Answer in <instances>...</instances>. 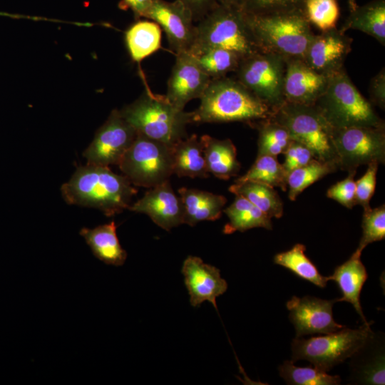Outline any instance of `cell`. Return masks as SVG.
<instances>
[{"instance_id": "1", "label": "cell", "mask_w": 385, "mask_h": 385, "mask_svg": "<svg viewBox=\"0 0 385 385\" xmlns=\"http://www.w3.org/2000/svg\"><path fill=\"white\" fill-rule=\"evenodd\" d=\"M61 192L68 204L93 207L111 217L128 209L137 190L108 166L87 164L76 169Z\"/></svg>"}, {"instance_id": "2", "label": "cell", "mask_w": 385, "mask_h": 385, "mask_svg": "<svg viewBox=\"0 0 385 385\" xmlns=\"http://www.w3.org/2000/svg\"><path fill=\"white\" fill-rule=\"evenodd\" d=\"M192 112V123L241 121L255 124L272 117L273 111L237 79H211Z\"/></svg>"}, {"instance_id": "3", "label": "cell", "mask_w": 385, "mask_h": 385, "mask_svg": "<svg viewBox=\"0 0 385 385\" xmlns=\"http://www.w3.org/2000/svg\"><path fill=\"white\" fill-rule=\"evenodd\" d=\"M245 13L253 39L262 52L288 59H304L314 34L302 10Z\"/></svg>"}, {"instance_id": "4", "label": "cell", "mask_w": 385, "mask_h": 385, "mask_svg": "<svg viewBox=\"0 0 385 385\" xmlns=\"http://www.w3.org/2000/svg\"><path fill=\"white\" fill-rule=\"evenodd\" d=\"M138 133L172 146L187 137L192 112L175 107L165 97L146 90L137 100L119 111Z\"/></svg>"}, {"instance_id": "5", "label": "cell", "mask_w": 385, "mask_h": 385, "mask_svg": "<svg viewBox=\"0 0 385 385\" xmlns=\"http://www.w3.org/2000/svg\"><path fill=\"white\" fill-rule=\"evenodd\" d=\"M211 47L234 52L241 59L260 51L241 7L217 3L198 21L189 51Z\"/></svg>"}, {"instance_id": "6", "label": "cell", "mask_w": 385, "mask_h": 385, "mask_svg": "<svg viewBox=\"0 0 385 385\" xmlns=\"http://www.w3.org/2000/svg\"><path fill=\"white\" fill-rule=\"evenodd\" d=\"M314 106L334 129L385 126L344 68L329 76L326 90Z\"/></svg>"}, {"instance_id": "7", "label": "cell", "mask_w": 385, "mask_h": 385, "mask_svg": "<svg viewBox=\"0 0 385 385\" xmlns=\"http://www.w3.org/2000/svg\"><path fill=\"white\" fill-rule=\"evenodd\" d=\"M288 130L292 140L307 147L314 158L336 165L339 158L334 143V128L315 106L284 101L271 117Z\"/></svg>"}, {"instance_id": "8", "label": "cell", "mask_w": 385, "mask_h": 385, "mask_svg": "<svg viewBox=\"0 0 385 385\" xmlns=\"http://www.w3.org/2000/svg\"><path fill=\"white\" fill-rule=\"evenodd\" d=\"M373 322L357 329L344 328L322 336L295 337L291 343L292 361L307 360L314 367L329 371L358 349L371 332Z\"/></svg>"}, {"instance_id": "9", "label": "cell", "mask_w": 385, "mask_h": 385, "mask_svg": "<svg viewBox=\"0 0 385 385\" xmlns=\"http://www.w3.org/2000/svg\"><path fill=\"white\" fill-rule=\"evenodd\" d=\"M170 147L137 133L118 165L132 185L151 188L173 174Z\"/></svg>"}, {"instance_id": "10", "label": "cell", "mask_w": 385, "mask_h": 385, "mask_svg": "<svg viewBox=\"0 0 385 385\" xmlns=\"http://www.w3.org/2000/svg\"><path fill=\"white\" fill-rule=\"evenodd\" d=\"M285 68L282 56L259 51L241 59L235 72L236 79L274 112L284 102Z\"/></svg>"}, {"instance_id": "11", "label": "cell", "mask_w": 385, "mask_h": 385, "mask_svg": "<svg viewBox=\"0 0 385 385\" xmlns=\"http://www.w3.org/2000/svg\"><path fill=\"white\" fill-rule=\"evenodd\" d=\"M333 138L342 170H356L374 161L385 163V126L334 128Z\"/></svg>"}, {"instance_id": "12", "label": "cell", "mask_w": 385, "mask_h": 385, "mask_svg": "<svg viewBox=\"0 0 385 385\" xmlns=\"http://www.w3.org/2000/svg\"><path fill=\"white\" fill-rule=\"evenodd\" d=\"M136 135L135 130L122 117L120 111L113 110L83 155L87 164L108 167L118 165Z\"/></svg>"}, {"instance_id": "13", "label": "cell", "mask_w": 385, "mask_h": 385, "mask_svg": "<svg viewBox=\"0 0 385 385\" xmlns=\"http://www.w3.org/2000/svg\"><path fill=\"white\" fill-rule=\"evenodd\" d=\"M157 23L175 54L188 52L195 37V25L190 10L180 1L155 0L146 18Z\"/></svg>"}, {"instance_id": "14", "label": "cell", "mask_w": 385, "mask_h": 385, "mask_svg": "<svg viewBox=\"0 0 385 385\" xmlns=\"http://www.w3.org/2000/svg\"><path fill=\"white\" fill-rule=\"evenodd\" d=\"M335 302V299L327 300L312 296H293L288 300L286 306L296 337L329 334L344 328L346 326L334 319L332 307Z\"/></svg>"}, {"instance_id": "15", "label": "cell", "mask_w": 385, "mask_h": 385, "mask_svg": "<svg viewBox=\"0 0 385 385\" xmlns=\"http://www.w3.org/2000/svg\"><path fill=\"white\" fill-rule=\"evenodd\" d=\"M352 41L339 29L321 31L313 36L303 60L315 71L330 76L344 69Z\"/></svg>"}, {"instance_id": "16", "label": "cell", "mask_w": 385, "mask_h": 385, "mask_svg": "<svg viewBox=\"0 0 385 385\" xmlns=\"http://www.w3.org/2000/svg\"><path fill=\"white\" fill-rule=\"evenodd\" d=\"M175 56L165 97L175 107L183 110L190 101L202 96L211 78L188 51L177 53Z\"/></svg>"}, {"instance_id": "17", "label": "cell", "mask_w": 385, "mask_h": 385, "mask_svg": "<svg viewBox=\"0 0 385 385\" xmlns=\"http://www.w3.org/2000/svg\"><path fill=\"white\" fill-rule=\"evenodd\" d=\"M347 381L351 384H385V337L371 330L351 356Z\"/></svg>"}, {"instance_id": "18", "label": "cell", "mask_w": 385, "mask_h": 385, "mask_svg": "<svg viewBox=\"0 0 385 385\" xmlns=\"http://www.w3.org/2000/svg\"><path fill=\"white\" fill-rule=\"evenodd\" d=\"M283 83L284 101L314 106L324 93L329 76L309 67L302 59H288Z\"/></svg>"}, {"instance_id": "19", "label": "cell", "mask_w": 385, "mask_h": 385, "mask_svg": "<svg viewBox=\"0 0 385 385\" xmlns=\"http://www.w3.org/2000/svg\"><path fill=\"white\" fill-rule=\"evenodd\" d=\"M128 210L146 214L167 231L183 224V202L174 192L169 180L151 188Z\"/></svg>"}, {"instance_id": "20", "label": "cell", "mask_w": 385, "mask_h": 385, "mask_svg": "<svg viewBox=\"0 0 385 385\" xmlns=\"http://www.w3.org/2000/svg\"><path fill=\"white\" fill-rule=\"evenodd\" d=\"M182 273L191 305L197 307L208 301L217 309V297L227 289V283L221 277L219 269L205 263L198 257L189 256L183 262Z\"/></svg>"}, {"instance_id": "21", "label": "cell", "mask_w": 385, "mask_h": 385, "mask_svg": "<svg viewBox=\"0 0 385 385\" xmlns=\"http://www.w3.org/2000/svg\"><path fill=\"white\" fill-rule=\"evenodd\" d=\"M361 251L356 250L344 263L337 266L333 274L327 276L328 280L336 282L342 297L336 298V302H346L352 304L364 323H367L360 302V294L368 274L361 260Z\"/></svg>"}, {"instance_id": "22", "label": "cell", "mask_w": 385, "mask_h": 385, "mask_svg": "<svg viewBox=\"0 0 385 385\" xmlns=\"http://www.w3.org/2000/svg\"><path fill=\"white\" fill-rule=\"evenodd\" d=\"M178 192L183 205V223L192 227L201 221L219 219L227 202L223 195L197 189L181 188Z\"/></svg>"}, {"instance_id": "23", "label": "cell", "mask_w": 385, "mask_h": 385, "mask_svg": "<svg viewBox=\"0 0 385 385\" xmlns=\"http://www.w3.org/2000/svg\"><path fill=\"white\" fill-rule=\"evenodd\" d=\"M79 234L99 260L114 266H121L125 263L127 252L120 244L114 221L93 229L83 227Z\"/></svg>"}, {"instance_id": "24", "label": "cell", "mask_w": 385, "mask_h": 385, "mask_svg": "<svg viewBox=\"0 0 385 385\" xmlns=\"http://www.w3.org/2000/svg\"><path fill=\"white\" fill-rule=\"evenodd\" d=\"M200 138L208 173L222 180H228L238 174L241 165L231 140H219L208 135Z\"/></svg>"}, {"instance_id": "25", "label": "cell", "mask_w": 385, "mask_h": 385, "mask_svg": "<svg viewBox=\"0 0 385 385\" xmlns=\"http://www.w3.org/2000/svg\"><path fill=\"white\" fill-rule=\"evenodd\" d=\"M170 148L173 174L192 178L208 177L202 144L195 134L178 141Z\"/></svg>"}, {"instance_id": "26", "label": "cell", "mask_w": 385, "mask_h": 385, "mask_svg": "<svg viewBox=\"0 0 385 385\" xmlns=\"http://www.w3.org/2000/svg\"><path fill=\"white\" fill-rule=\"evenodd\" d=\"M345 33L350 29L365 33L385 45V0H371L350 11L339 29Z\"/></svg>"}, {"instance_id": "27", "label": "cell", "mask_w": 385, "mask_h": 385, "mask_svg": "<svg viewBox=\"0 0 385 385\" xmlns=\"http://www.w3.org/2000/svg\"><path fill=\"white\" fill-rule=\"evenodd\" d=\"M223 212L229 218L223 229L225 234L245 232L255 227L272 229L271 217L241 195H235L234 202Z\"/></svg>"}, {"instance_id": "28", "label": "cell", "mask_w": 385, "mask_h": 385, "mask_svg": "<svg viewBox=\"0 0 385 385\" xmlns=\"http://www.w3.org/2000/svg\"><path fill=\"white\" fill-rule=\"evenodd\" d=\"M125 38L132 59L140 62L160 48L161 29L153 21H138L126 31Z\"/></svg>"}, {"instance_id": "29", "label": "cell", "mask_w": 385, "mask_h": 385, "mask_svg": "<svg viewBox=\"0 0 385 385\" xmlns=\"http://www.w3.org/2000/svg\"><path fill=\"white\" fill-rule=\"evenodd\" d=\"M229 190L245 197L270 217L279 218L283 215V202L273 187L267 184L245 181L234 183Z\"/></svg>"}, {"instance_id": "30", "label": "cell", "mask_w": 385, "mask_h": 385, "mask_svg": "<svg viewBox=\"0 0 385 385\" xmlns=\"http://www.w3.org/2000/svg\"><path fill=\"white\" fill-rule=\"evenodd\" d=\"M306 247L297 243L289 250L279 252L274 256V263L280 265L302 279L324 288L327 287L328 277L323 276L315 265L305 255Z\"/></svg>"}, {"instance_id": "31", "label": "cell", "mask_w": 385, "mask_h": 385, "mask_svg": "<svg viewBox=\"0 0 385 385\" xmlns=\"http://www.w3.org/2000/svg\"><path fill=\"white\" fill-rule=\"evenodd\" d=\"M188 52L211 79L225 77L228 73L235 71L241 61V58L234 52L217 47Z\"/></svg>"}, {"instance_id": "32", "label": "cell", "mask_w": 385, "mask_h": 385, "mask_svg": "<svg viewBox=\"0 0 385 385\" xmlns=\"http://www.w3.org/2000/svg\"><path fill=\"white\" fill-rule=\"evenodd\" d=\"M287 173L277 157L270 155L257 156V159L242 176L235 180V183L245 181L262 183L273 188L278 187L283 191L287 189Z\"/></svg>"}, {"instance_id": "33", "label": "cell", "mask_w": 385, "mask_h": 385, "mask_svg": "<svg viewBox=\"0 0 385 385\" xmlns=\"http://www.w3.org/2000/svg\"><path fill=\"white\" fill-rule=\"evenodd\" d=\"M279 376L290 385H339V375H331L317 367H299L292 360H285L278 367Z\"/></svg>"}, {"instance_id": "34", "label": "cell", "mask_w": 385, "mask_h": 385, "mask_svg": "<svg viewBox=\"0 0 385 385\" xmlns=\"http://www.w3.org/2000/svg\"><path fill=\"white\" fill-rule=\"evenodd\" d=\"M257 128L259 131L257 156L277 157L285 151L292 141L286 128L271 118L258 121Z\"/></svg>"}, {"instance_id": "35", "label": "cell", "mask_w": 385, "mask_h": 385, "mask_svg": "<svg viewBox=\"0 0 385 385\" xmlns=\"http://www.w3.org/2000/svg\"><path fill=\"white\" fill-rule=\"evenodd\" d=\"M337 169L336 165L314 158L305 165L293 170L287 179L289 199L295 200L307 187Z\"/></svg>"}, {"instance_id": "36", "label": "cell", "mask_w": 385, "mask_h": 385, "mask_svg": "<svg viewBox=\"0 0 385 385\" xmlns=\"http://www.w3.org/2000/svg\"><path fill=\"white\" fill-rule=\"evenodd\" d=\"M302 10L309 23L321 31L337 28L339 17L337 0H304Z\"/></svg>"}, {"instance_id": "37", "label": "cell", "mask_w": 385, "mask_h": 385, "mask_svg": "<svg viewBox=\"0 0 385 385\" xmlns=\"http://www.w3.org/2000/svg\"><path fill=\"white\" fill-rule=\"evenodd\" d=\"M361 227L362 236L356 249L362 252L369 244L385 238V205L364 211Z\"/></svg>"}, {"instance_id": "38", "label": "cell", "mask_w": 385, "mask_h": 385, "mask_svg": "<svg viewBox=\"0 0 385 385\" xmlns=\"http://www.w3.org/2000/svg\"><path fill=\"white\" fill-rule=\"evenodd\" d=\"M304 1V0H245L241 8L249 14L291 11L302 10Z\"/></svg>"}, {"instance_id": "39", "label": "cell", "mask_w": 385, "mask_h": 385, "mask_svg": "<svg viewBox=\"0 0 385 385\" xmlns=\"http://www.w3.org/2000/svg\"><path fill=\"white\" fill-rule=\"evenodd\" d=\"M379 163L372 162L368 164L367 170L364 175L356 181V205L363 207L364 211L371 209L369 202L374 193L376 183V173Z\"/></svg>"}, {"instance_id": "40", "label": "cell", "mask_w": 385, "mask_h": 385, "mask_svg": "<svg viewBox=\"0 0 385 385\" xmlns=\"http://www.w3.org/2000/svg\"><path fill=\"white\" fill-rule=\"evenodd\" d=\"M348 173L349 175L346 178L328 189L327 196L344 207L351 209L356 205V181L354 180L356 170H351Z\"/></svg>"}, {"instance_id": "41", "label": "cell", "mask_w": 385, "mask_h": 385, "mask_svg": "<svg viewBox=\"0 0 385 385\" xmlns=\"http://www.w3.org/2000/svg\"><path fill=\"white\" fill-rule=\"evenodd\" d=\"M283 153L284 162L282 166L287 174L296 168L305 165L314 158L307 147L294 140H292Z\"/></svg>"}, {"instance_id": "42", "label": "cell", "mask_w": 385, "mask_h": 385, "mask_svg": "<svg viewBox=\"0 0 385 385\" xmlns=\"http://www.w3.org/2000/svg\"><path fill=\"white\" fill-rule=\"evenodd\" d=\"M369 95L371 102L381 109L385 108V69L384 67L370 81Z\"/></svg>"}, {"instance_id": "43", "label": "cell", "mask_w": 385, "mask_h": 385, "mask_svg": "<svg viewBox=\"0 0 385 385\" xmlns=\"http://www.w3.org/2000/svg\"><path fill=\"white\" fill-rule=\"evenodd\" d=\"M191 12L194 21L200 20L217 2L216 0H180Z\"/></svg>"}, {"instance_id": "44", "label": "cell", "mask_w": 385, "mask_h": 385, "mask_svg": "<svg viewBox=\"0 0 385 385\" xmlns=\"http://www.w3.org/2000/svg\"><path fill=\"white\" fill-rule=\"evenodd\" d=\"M155 0H122L123 9H130L136 18H146Z\"/></svg>"}, {"instance_id": "45", "label": "cell", "mask_w": 385, "mask_h": 385, "mask_svg": "<svg viewBox=\"0 0 385 385\" xmlns=\"http://www.w3.org/2000/svg\"><path fill=\"white\" fill-rule=\"evenodd\" d=\"M216 1L217 3L221 4L237 6V7H241L245 1V0H216Z\"/></svg>"}, {"instance_id": "46", "label": "cell", "mask_w": 385, "mask_h": 385, "mask_svg": "<svg viewBox=\"0 0 385 385\" xmlns=\"http://www.w3.org/2000/svg\"><path fill=\"white\" fill-rule=\"evenodd\" d=\"M349 12L354 11L358 6L356 0H346Z\"/></svg>"}]
</instances>
